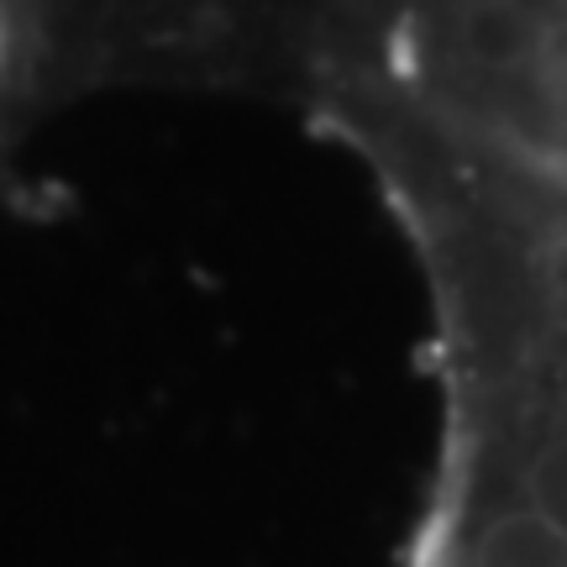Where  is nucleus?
I'll return each mask as SVG.
<instances>
[{
    "label": "nucleus",
    "mask_w": 567,
    "mask_h": 567,
    "mask_svg": "<svg viewBox=\"0 0 567 567\" xmlns=\"http://www.w3.org/2000/svg\"><path fill=\"white\" fill-rule=\"evenodd\" d=\"M526 509L536 526L567 551V394H557L547 410L526 415L515 452L505 463V478L488 488Z\"/></svg>",
    "instance_id": "1"
},
{
    "label": "nucleus",
    "mask_w": 567,
    "mask_h": 567,
    "mask_svg": "<svg viewBox=\"0 0 567 567\" xmlns=\"http://www.w3.org/2000/svg\"><path fill=\"white\" fill-rule=\"evenodd\" d=\"M442 567H567V551L530 520L526 509L488 494L484 505L452 530Z\"/></svg>",
    "instance_id": "2"
}]
</instances>
